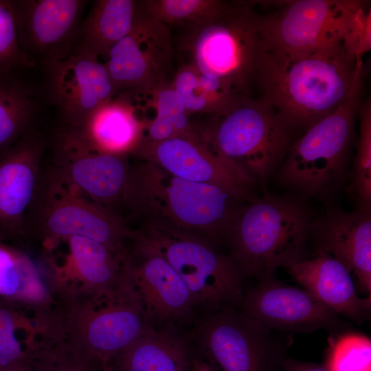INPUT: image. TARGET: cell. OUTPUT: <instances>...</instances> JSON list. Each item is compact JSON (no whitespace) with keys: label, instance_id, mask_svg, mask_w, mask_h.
Masks as SVG:
<instances>
[{"label":"cell","instance_id":"cell-3","mask_svg":"<svg viewBox=\"0 0 371 371\" xmlns=\"http://www.w3.org/2000/svg\"><path fill=\"white\" fill-rule=\"evenodd\" d=\"M311 221L296 200L266 194L240 207L229 238L231 258L258 279L306 259Z\"/></svg>","mask_w":371,"mask_h":371},{"label":"cell","instance_id":"cell-40","mask_svg":"<svg viewBox=\"0 0 371 371\" xmlns=\"http://www.w3.org/2000/svg\"><path fill=\"white\" fill-rule=\"evenodd\" d=\"M102 371H111V370L106 365H104Z\"/></svg>","mask_w":371,"mask_h":371},{"label":"cell","instance_id":"cell-27","mask_svg":"<svg viewBox=\"0 0 371 371\" xmlns=\"http://www.w3.org/2000/svg\"><path fill=\"white\" fill-rule=\"evenodd\" d=\"M170 86L177 93L190 115H223L246 95L203 75L189 63L182 64L174 73Z\"/></svg>","mask_w":371,"mask_h":371},{"label":"cell","instance_id":"cell-13","mask_svg":"<svg viewBox=\"0 0 371 371\" xmlns=\"http://www.w3.org/2000/svg\"><path fill=\"white\" fill-rule=\"evenodd\" d=\"M20 47L27 65L47 68L73 54L85 0H10Z\"/></svg>","mask_w":371,"mask_h":371},{"label":"cell","instance_id":"cell-24","mask_svg":"<svg viewBox=\"0 0 371 371\" xmlns=\"http://www.w3.org/2000/svg\"><path fill=\"white\" fill-rule=\"evenodd\" d=\"M0 299L45 317L59 304L51 275L41 273L23 249L0 241Z\"/></svg>","mask_w":371,"mask_h":371},{"label":"cell","instance_id":"cell-10","mask_svg":"<svg viewBox=\"0 0 371 371\" xmlns=\"http://www.w3.org/2000/svg\"><path fill=\"white\" fill-rule=\"evenodd\" d=\"M273 10L260 13L261 49L297 58L341 41L351 19L366 1H267Z\"/></svg>","mask_w":371,"mask_h":371},{"label":"cell","instance_id":"cell-37","mask_svg":"<svg viewBox=\"0 0 371 371\" xmlns=\"http://www.w3.org/2000/svg\"><path fill=\"white\" fill-rule=\"evenodd\" d=\"M282 371H330L324 365L286 358Z\"/></svg>","mask_w":371,"mask_h":371},{"label":"cell","instance_id":"cell-1","mask_svg":"<svg viewBox=\"0 0 371 371\" xmlns=\"http://www.w3.org/2000/svg\"><path fill=\"white\" fill-rule=\"evenodd\" d=\"M364 75L363 59L350 55L340 41L297 58L260 49L254 83L258 98L292 130L308 128L333 112Z\"/></svg>","mask_w":371,"mask_h":371},{"label":"cell","instance_id":"cell-34","mask_svg":"<svg viewBox=\"0 0 371 371\" xmlns=\"http://www.w3.org/2000/svg\"><path fill=\"white\" fill-rule=\"evenodd\" d=\"M324 366L330 371H371V340L346 333L330 338Z\"/></svg>","mask_w":371,"mask_h":371},{"label":"cell","instance_id":"cell-32","mask_svg":"<svg viewBox=\"0 0 371 371\" xmlns=\"http://www.w3.org/2000/svg\"><path fill=\"white\" fill-rule=\"evenodd\" d=\"M30 319L16 306L0 299V371H12L30 364V356L16 337L19 330H32Z\"/></svg>","mask_w":371,"mask_h":371},{"label":"cell","instance_id":"cell-26","mask_svg":"<svg viewBox=\"0 0 371 371\" xmlns=\"http://www.w3.org/2000/svg\"><path fill=\"white\" fill-rule=\"evenodd\" d=\"M192 359L184 341L153 330L105 365L111 371H191Z\"/></svg>","mask_w":371,"mask_h":371},{"label":"cell","instance_id":"cell-31","mask_svg":"<svg viewBox=\"0 0 371 371\" xmlns=\"http://www.w3.org/2000/svg\"><path fill=\"white\" fill-rule=\"evenodd\" d=\"M34 371H102L103 365L66 340L44 343L28 351Z\"/></svg>","mask_w":371,"mask_h":371},{"label":"cell","instance_id":"cell-21","mask_svg":"<svg viewBox=\"0 0 371 371\" xmlns=\"http://www.w3.org/2000/svg\"><path fill=\"white\" fill-rule=\"evenodd\" d=\"M63 264L49 262L60 288L69 293L100 299L111 295L122 280V257L103 244L83 236L68 238Z\"/></svg>","mask_w":371,"mask_h":371},{"label":"cell","instance_id":"cell-38","mask_svg":"<svg viewBox=\"0 0 371 371\" xmlns=\"http://www.w3.org/2000/svg\"><path fill=\"white\" fill-rule=\"evenodd\" d=\"M191 371H214L204 360L193 358Z\"/></svg>","mask_w":371,"mask_h":371},{"label":"cell","instance_id":"cell-15","mask_svg":"<svg viewBox=\"0 0 371 371\" xmlns=\"http://www.w3.org/2000/svg\"><path fill=\"white\" fill-rule=\"evenodd\" d=\"M244 293L240 311L271 330L332 333L347 328L340 315L308 291L285 284L273 275L258 279Z\"/></svg>","mask_w":371,"mask_h":371},{"label":"cell","instance_id":"cell-33","mask_svg":"<svg viewBox=\"0 0 371 371\" xmlns=\"http://www.w3.org/2000/svg\"><path fill=\"white\" fill-rule=\"evenodd\" d=\"M359 136L354 161L352 190L359 210L369 212L371 206V101L361 102L359 110Z\"/></svg>","mask_w":371,"mask_h":371},{"label":"cell","instance_id":"cell-23","mask_svg":"<svg viewBox=\"0 0 371 371\" xmlns=\"http://www.w3.org/2000/svg\"><path fill=\"white\" fill-rule=\"evenodd\" d=\"M286 269L295 282L338 315L358 324L370 318L371 297L358 295L351 273L330 255L318 252Z\"/></svg>","mask_w":371,"mask_h":371},{"label":"cell","instance_id":"cell-29","mask_svg":"<svg viewBox=\"0 0 371 371\" xmlns=\"http://www.w3.org/2000/svg\"><path fill=\"white\" fill-rule=\"evenodd\" d=\"M149 95L148 106L153 107L155 115L150 120L144 143L159 142L175 137L203 142L199 127L191 122L184 104L170 85Z\"/></svg>","mask_w":371,"mask_h":371},{"label":"cell","instance_id":"cell-20","mask_svg":"<svg viewBox=\"0 0 371 371\" xmlns=\"http://www.w3.org/2000/svg\"><path fill=\"white\" fill-rule=\"evenodd\" d=\"M315 254L324 252L356 277L361 291L371 297V216L361 210L330 209L311 222L309 244Z\"/></svg>","mask_w":371,"mask_h":371},{"label":"cell","instance_id":"cell-30","mask_svg":"<svg viewBox=\"0 0 371 371\" xmlns=\"http://www.w3.org/2000/svg\"><path fill=\"white\" fill-rule=\"evenodd\" d=\"M139 8L148 15L169 26L188 27L201 23L223 5L221 0H137Z\"/></svg>","mask_w":371,"mask_h":371},{"label":"cell","instance_id":"cell-39","mask_svg":"<svg viewBox=\"0 0 371 371\" xmlns=\"http://www.w3.org/2000/svg\"><path fill=\"white\" fill-rule=\"evenodd\" d=\"M12 371H34V370L32 368L31 365L29 364V365L19 368L17 369H15Z\"/></svg>","mask_w":371,"mask_h":371},{"label":"cell","instance_id":"cell-36","mask_svg":"<svg viewBox=\"0 0 371 371\" xmlns=\"http://www.w3.org/2000/svg\"><path fill=\"white\" fill-rule=\"evenodd\" d=\"M368 2L361 7L351 19L341 41L347 52L357 58L371 49V9Z\"/></svg>","mask_w":371,"mask_h":371},{"label":"cell","instance_id":"cell-4","mask_svg":"<svg viewBox=\"0 0 371 371\" xmlns=\"http://www.w3.org/2000/svg\"><path fill=\"white\" fill-rule=\"evenodd\" d=\"M179 41L203 75L249 95L261 49L260 13L255 1H225L213 16L188 27Z\"/></svg>","mask_w":371,"mask_h":371},{"label":"cell","instance_id":"cell-17","mask_svg":"<svg viewBox=\"0 0 371 371\" xmlns=\"http://www.w3.org/2000/svg\"><path fill=\"white\" fill-rule=\"evenodd\" d=\"M46 141L33 128L0 153V241L24 240V224L42 170Z\"/></svg>","mask_w":371,"mask_h":371},{"label":"cell","instance_id":"cell-35","mask_svg":"<svg viewBox=\"0 0 371 371\" xmlns=\"http://www.w3.org/2000/svg\"><path fill=\"white\" fill-rule=\"evenodd\" d=\"M28 67L22 54L10 0H0V74Z\"/></svg>","mask_w":371,"mask_h":371},{"label":"cell","instance_id":"cell-18","mask_svg":"<svg viewBox=\"0 0 371 371\" xmlns=\"http://www.w3.org/2000/svg\"><path fill=\"white\" fill-rule=\"evenodd\" d=\"M51 102L64 126H80L116 91L104 63L87 54L73 53L46 68Z\"/></svg>","mask_w":371,"mask_h":371},{"label":"cell","instance_id":"cell-7","mask_svg":"<svg viewBox=\"0 0 371 371\" xmlns=\"http://www.w3.org/2000/svg\"><path fill=\"white\" fill-rule=\"evenodd\" d=\"M135 237L159 253L188 287L194 306L212 311L239 307L245 275L230 256L218 252L205 238L164 226L146 223Z\"/></svg>","mask_w":371,"mask_h":371},{"label":"cell","instance_id":"cell-25","mask_svg":"<svg viewBox=\"0 0 371 371\" xmlns=\"http://www.w3.org/2000/svg\"><path fill=\"white\" fill-rule=\"evenodd\" d=\"M139 7L135 0H97L82 19L74 53L107 60L111 49L132 29Z\"/></svg>","mask_w":371,"mask_h":371},{"label":"cell","instance_id":"cell-9","mask_svg":"<svg viewBox=\"0 0 371 371\" xmlns=\"http://www.w3.org/2000/svg\"><path fill=\"white\" fill-rule=\"evenodd\" d=\"M200 128L203 142L262 183L280 166L291 145V130L259 98L243 95L225 113Z\"/></svg>","mask_w":371,"mask_h":371},{"label":"cell","instance_id":"cell-16","mask_svg":"<svg viewBox=\"0 0 371 371\" xmlns=\"http://www.w3.org/2000/svg\"><path fill=\"white\" fill-rule=\"evenodd\" d=\"M133 156L154 163L179 178L220 187L241 200L249 197L254 183L240 166L201 141L175 137L145 142Z\"/></svg>","mask_w":371,"mask_h":371},{"label":"cell","instance_id":"cell-5","mask_svg":"<svg viewBox=\"0 0 371 371\" xmlns=\"http://www.w3.org/2000/svg\"><path fill=\"white\" fill-rule=\"evenodd\" d=\"M23 233L24 240L40 242L47 254L60 242L79 236L125 257L126 242L134 237L135 231L118 214L93 202L49 166L42 168Z\"/></svg>","mask_w":371,"mask_h":371},{"label":"cell","instance_id":"cell-8","mask_svg":"<svg viewBox=\"0 0 371 371\" xmlns=\"http://www.w3.org/2000/svg\"><path fill=\"white\" fill-rule=\"evenodd\" d=\"M363 82L333 112L308 128L290 146L278 181L304 196H321L343 179L348 161L355 118Z\"/></svg>","mask_w":371,"mask_h":371},{"label":"cell","instance_id":"cell-22","mask_svg":"<svg viewBox=\"0 0 371 371\" xmlns=\"http://www.w3.org/2000/svg\"><path fill=\"white\" fill-rule=\"evenodd\" d=\"M139 102L130 91L117 93L95 110L80 126L69 128L98 152L134 155L144 142L150 122L140 116L144 106Z\"/></svg>","mask_w":371,"mask_h":371},{"label":"cell","instance_id":"cell-11","mask_svg":"<svg viewBox=\"0 0 371 371\" xmlns=\"http://www.w3.org/2000/svg\"><path fill=\"white\" fill-rule=\"evenodd\" d=\"M194 336L203 360L214 371H279L286 358L272 330L233 306L212 311Z\"/></svg>","mask_w":371,"mask_h":371},{"label":"cell","instance_id":"cell-6","mask_svg":"<svg viewBox=\"0 0 371 371\" xmlns=\"http://www.w3.org/2000/svg\"><path fill=\"white\" fill-rule=\"evenodd\" d=\"M117 288L100 299L67 292L60 298L65 340L103 366L151 328L124 262Z\"/></svg>","mask_w":371,"mask_h":371},{"label":"cell","instance_id":"cell-12","mask_svg":"<svg viewBox=\"0 0 371 371\" xmlns=\"http://www.w3.org/2000/svg\"><path fill=\"white\" fill-rule=\"evenodd\" d=\"M174 54L169 26L139 8L132 29L104 63L116 94L146 95L170 85Z\"/></svg>","mask_w":371,"mask_h":371},{"label":"cell","instance_id":"cell-14","mask_svg":"<svg viewBox=\"0 0 371 371\" xmlns=\"http://www.w3.org/2000/svg\"><path fill=\"white\" fill-rule=\"evenodd\" d=\"M128 157L98 152L74 130L63 126L54 139L50 166L66 183L117 214L131 166Z\"/></svg>","mask_w":371,"mask_h":371},{"label":"cell","instance_id":"cell-2","mask_svg":"<svg viewBox=\"0 0 371 371\" xmlns=\"http://www.w3.org/2000/svg\"><path fill=\"white\" fill-rule=\"evenodd\" d=\"M241 201L220 187L179 178L140 160L131 166L122 206L146 223L196 234L214 243L229 238Z\"/></svg>","mask_w":371,"mask_h":371},{"label":"cell","instance_id":"cell-19","mask_svg":"<svg viewBox=\"0 0 371 371\" xmlns=\"http://www.w3.org/2000/svg\"><path fill=\"white\" fill-rule=\"evenodd\" d=\"M124 262L149 321L186 318L194 306L178 273L159 253L138 238L131 239Z\"/></svg>","mask_w":371,"mask_h":371},{"label":"cell","instance_id":"cell-28","mask_svg":"<svg viewBox=\"0 0 371 371\" xmlns=\"http://www.w3.org/2000/svg\"><path fill=\"white\" fill-rule=\"evenodd\" d=\"M35 93L18 71L0 74V153L34 128Z\"/></svg>","mask_w":371,"mask_h":371}]
</instances>
